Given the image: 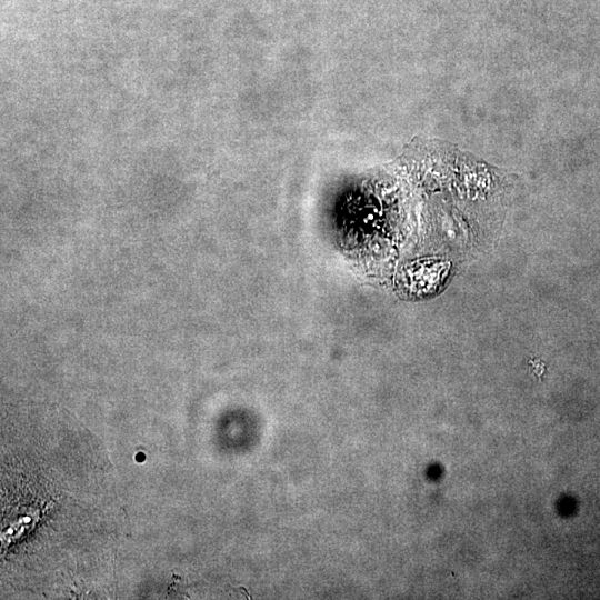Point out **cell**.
<instances>
[{"label":"cell","instance_id":"obj_1","mask_svg":"<svg viewBox=\"0 0 600 600\" xmlns=\"http://www.w3.org/2000/svg\"><path fill=\"white\" fill-rule=\"evenodd\" d=\"M136 460L138 462H143L146 460V454L143 452H139L137 456H136Z\"/></svg>","mask_w":600,"mask_h":600}]
</instances>
